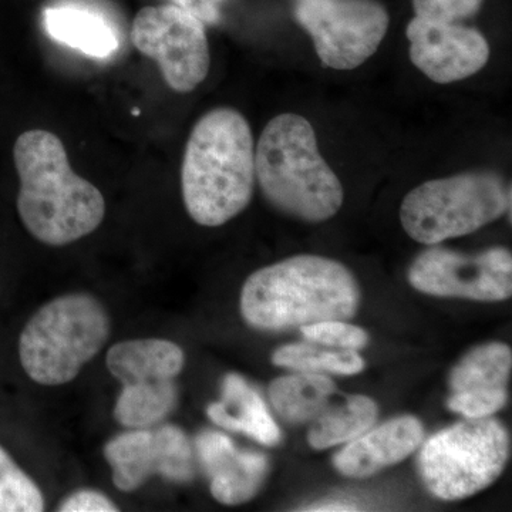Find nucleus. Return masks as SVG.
Segmentation results:
<instances>
[{
	"label": "nucleus",
	"mask_w": 512,
	"mask_h": 512,
	"mask_svg": "<svg viewBox=\"0 0 512 512\" xmlns=\"http://www.w3.org/2000/svg\"><path fill=\"white\" fill-rule=\"evenodd\" d=\"M13 158L20 180L19 217L37 241L63 247L100 227L106 215L103 194L74 173L56 134L25 131L16 140Z\"/></svg>",
	"instance_id": "f257e3e1"
},
{
	"label": "nucleus",
	"mask_w": 512,
	"mask_h": 512,
	"mask_svg": "<svg viewBox=\"0 0 512 512\" xmlns=\"http://www.w3.org/2000/svg\"><path fill=\"white\" fill-rule=\"evenodd\" d=\"M255 187L251 127L239 111L218 107L192 128L181 167L185 208L202 227H221L248 207Z\"/></svg>",
	"instance_id": "f03ea898"
},
{
	"label": "nucleus",
	"mask_w": 512,
	"mask_h": 512,
	"mask_svg": "<svg viewBox=\"0 0 512 512\" xmlns=\"http://www.w3.org/2000/svg\"><path fill=\"white\" fill-rule=\"evenodd\" d=\"M360 305L355 276L333 259L296 255L254 272L241 292V315L251 328L284 332L323 320H348Z\"/></svg>",
	"instance_id": "7ed1b4c3"
},
{
	"label": "nucleus",
	"mask_w": 512,
	"mask_h": 512,
	"mask_svg": "<svg viewBox=\"0 0 512 512\" xmlns=\"http://www.w3.org/2000/svg\"><path fill=\"white\" fill-rule=\"evenodd\" d=\"M255 178L266 200L286 215L323 222L338 214L345 191L320 156L312 124L299 114L274 117L255 151Z\"/></svg>",
	"instance_id": "20e7f679"
},
{
	"label": "nucleus",
	"mask_w": 512,
	"mask_h": 512,
	"mask_svg": "<svg viewBox=\"0 0 512 512\" xmlns=\"http://www.w3.org/2000/svg\"><path fill=\"white\" fill-rule=\"evenodd\" d=\"M109 335L103 303L89 293H69L47 302L26 323L19 339L20 363L33 382L60 386L76 379Z\"/></svg>",
	"instance_id": "39448f33"
},
{
	"label": "nucleus",
	"mask_w": 512,
	"mask_h": 512,
	"mask_svg": "<svg viewBox=\"0 0 512 512\" xmlns=\"http://www.w3.org/2000/svg\"><path fill=\"white\" fill-rule=\"evenodd\" d=\"M508 212L511 187L498 175L467 173L439 178L414 188L400 208L402 227L424 245L464 237Z\"/></svg>",
	"instance_id": "423d86ee"
},
{
	"label": "nucleus",
	"mask_w": 512,
	"mask_h": 512,
	"mask_svg": "<svg viewBox=\"0 0 512 512\" xmlns=\"http://www.w3.org/2000/svg\"><path fill=\"white\" fill-rule=\"evenodd\" d=\"M510 444V434L498 420L461 421L423 444L417 460L421 481L440 500L471 497L503 474Z\"/></svg>",
	"instance_id": "0eeeda50"
},
{
	"label": "nucleus",
	"mask_w": 512,
	"mask_h": 512,
	"mask_svg": "<svg viewBox=\"0 0 512 512\" xmlns=\"http://www.w3.org/2000/svg\"><path fill=\"white\" fill-rule=\"evenodd\" d=\"M295 15L320 62L333 70L362 66L382 45L390 22L375 0H301Z\"/></svg>",
	"instance_id": "6e6552de"
},
{
	"label": "nucleus",
	"mask_w": 512,
	"mask_h": 512,
	"mask_svg": "<svg viewBox=\"0 0 512 512\" xmlns=\"http://www.w3.org/2000/svg\"><path fill=\"white\" fill-rule=\"evenodd\" d=\"M131 42L156 60L174 92L190 93L207 79L211 56L204 23L178 6L141 9L131 26Z\"/></svg>",
	"instance_id": "1a4fd4ad"
},
{
	"label": "nucleus",
	"mask_w": 512,
	"mask_h": 512,
	"mask_svg": "<svg viewBox=\"0 0 512 512\" xmlns=\"http://www.w3.org/2000/svg\"><path fill=\"white\" fill-rule=\"evenodd\" d=\"M416 291L440 298L498 302L512 295V256L505 248L464 255L434 247L421 252L409 269Z\"/></svg>",
	"instance_id": "9d476101"
},
{
	"label": "nucleus",
	"mask_w": 512,
	"mask_h": 512,
	"mask_svg": "<svg viewBox=\"0 0 512 512\" xmlns=\"http://www.w3.org/2000/svg\"><path fill=\"white\" fill-rule=\"evenodd\" d=\"M104 457L113 468L114 485L123 493H133L156 474L174 483H190L195 476L190 441L171 424L120 434L106 444Z\"/></svg>",
	"instance_id": "9b49d317"
},
{
	"label": "nucleus",
	"mask_w": 512,
	"mask_h": 512,
	"mask_svg": "<svg viewBox=\"0 0 512 512\" xmlns=\"http://www.w3.org/2000/svg\"><path fill=\"white\" fill-rule=\"evenodd\" d=\"M410 59L434 83L468 79L484 69L490 46L483 33L457 23L414 18L406 30Z\"/></svg>",
	"instance_id": "f8f14e48"
},
{
	"label": "nucleus",
	"mask_w": 512,
	"mask_h": 512,
	"mask_svg": "<svg viewBox=\"0 0 512 512\" xmlns=\"http://www.w3.org/2000/svg\"><path fill=\"white\" fill-rule=\"evenodd\" d=\"M423 437V424L416 417H397L350 441L333 457V466L345 477H370L409 457Z\"/></svg>",
	"instance_id": "ddd939ff"
},
{
	"label": "nucleus",
	"mask_w": 512,
	"mask_h": 512,
	"mask_svg": "<svg viewBox=\"0 0 512 512\" xmlns=\"http://www.w3.org/2000/svg\"><path fill=\"white\" fill-rule=\"evenodd\" d=\"M207 413L217 426L247 434L262 446L275 447L281 443V430L261 394L235 373L225 376L221 402L212 403Z\"/></svg>",
	"instance_id": "4468645a"
},
{
	"label": "nucleus",
	"mask_w": 512,
	"mask_h": 512,
	"mask_svg": "<svg viewBox=\"0 0 512 512\" xmlns=\"http://www.w3.org/2000/svg\"><path fill=\"white\" fill-rule=\"evenodd\" d=\"M106 362L111 375L127 386L174 380L183 370L185 355L170 340L136 339L114 345Z\"/></svg>",
	"instance_id": "2eb2a0df"
},
{
	"label": "nucleus",
	"mask_w": 512,
	"mask_h": 512,
	"mask_svg": "<svg viewBox=\"0 0 512 512\" xmlns=\"http://www.w3.org/2000/svg\"><path fill=\"white\" fill-rule=\"evenodd\" d=\"M45 28L56 42L96 59H107L120 46L117 30L106 16L76 3L47 8Z\"/></svg>",
	"instance_id": "dca6fc26"
},
{
	"label": "nucleus",
	"mask_w": 512,
	"mask_h": 512,
	"mask_svg": "<svg viewBox=\"0 0 512 512\" xmlns=\"http://www.w3.org/2000/svg\"><path fill=\"white\" fill-rule=\"evenodd\" d=\"M204 468L210 477L212 497L224 505L248 503L268 476V457L255 451H239L235 444L218 454Z\"/></svg>",
	"instance_id": "f3484780"
},
{
	"label": "nucleus",
	"mask_w": 512,
	"mask_h": 512,
	"mask_svg": "<svg viewBox=\"0 0 512 512\" xmlns=\"http://www.w3.org/2000/svg\"><path fill=\"white\" fill-rule=\"evenodd\" d=\"M335 383L322 373L299 372L282 376L269 386V400L286 423H309L329 406Z\"/></svg>",
	"instance_id": "a211bd4d"
},
{
	"label": "nucleus",
	"mask_w": 512,
	"mask_h": 512,
	"mask_svg": "<svg viewBox=\"0 0 512 512\" xmlns=\"http://www.w3.org/2000/svg\"><path fill=\"white\" fill-rule=\"evenodd\" d=\"M379 417V407L370 397L348 396L342 403L328 406L312 421L309 446L315 450L339 446L362 436Z\"/></svg>",
	"instance_id": "6ab92c4d"
},
{
	"label": "nucleus",
	"mask_w": 512,
	"mask_h": 512,
	"mask_svg": "<svg viewBox=\"0 0 512 512\" xmlns=\"http://www.w3.org/2000/svg\"><path fill=\"white\" fill-rule=\"evenodd\" d=\"M174 380L127 384L117 399L114 417L121 426L144 429L164 420L177 406Z\"/></svg>",
	"instance_id": "aec40b11"
},
{
	"label": "nucleus",
	"mask_w": 512,
	"mask_h": 512,
	"mask_svg": "<svg viewBox=\"0 0 512 512\" xmlns=\"http://www.w3.org/2000/svg\"><path fill=\"white\" fill-rule=\"evenodd\" d=\"M511 367L510 346L497 342L478 346L454 367L450 375V389L453 393L507 389Z\"/></svg>",
	"instance_id": "412c9836"
},
{
	"label": "nucleus",
	"mask_w": 512,
	"mask_h": 512,
	"mask_svg": "<svg viewBox=\"0 0 512 512\" xmlns=\"http://www.w3.org/2000/svg\"><path fill=\"white\" fill-rule=\"evenodd\" d=\"M272 363L296 372L335 373L345 376L357 375L365 369V360L357 350L319 349L308 343L282 346L272 356Z\"/></svg>",
	"instance_id": "4be33fe9"
},
{
	"label": "nucleus",
	"mask_w": 512,
	"mask_h": 512,
	"mask_svg": "<svg viewBox=\"0 0 512 512\" xmlns=\"http://www.w3.org/2000/svg\"><path fill=\"white\" fill-rule=\"evenodd\" d=\"M45 510L42 491L0 447V512H40Z\"/></svg>",
	"instance_id": "5701e85b"
},
{
	"label": "nucleus",
	"mask_w": 512,
	"mask_h": 512,
	"mask_svg": "<svg viewBox=\"0 0 512 512\" xmlns=\"http://www.w3.org/2000/svg\"><path fill=\"white\" fill-rule=\"evenodd\" d=\"M303 338L316 345L346 350H359L369 343L366 330L349 325L345 320H323L301 326Z\"/></svg>",
	"instance_id": "b1692460"
},
{
	"label": "nucleus",
	"mask_w": 512,
	"mask_h": 512,
	"mask_svg": "<svg viewBox=\"0 0 512 512\" xmlns=\"http://www.w3.org/2000/svg\"><path fill=\"white\" fill-rule=\"evenodd\" d=\"M507 389L470 390L453 393L447 407L451 412L461 414L466 419H484L500 412L507 404Z\"/></svg>",
	"instance_id": "393cba45"
},
{
	"label": "nucleus",
	"mask_w": 512,
	"mask_h": 512,
	"mask_svg": "<svg viewBox=\"0 0 512 512\" xmlns=\"http://www.w3.org/2000/svg\"><path fill=\"white\" fill-rule=\"evenodd\" d=\"M484 0H413L417 18L456 23L476 15Z\"/></svg>",
	"instance_id": "a878e982"
},
{
	"label": "nucleus",
	"mask_w": 512,
	"mask_h": 512,
	"mask_svg": "<svg viewBox=\"0 0 512 512\" xmlns=\"http://www.w3.org/2000/svg\"><path fill=\"white\" fill-rule=\"evenodd\" d=\"M62 512H116L119 507L99 491H77L60 504Z\"/></svg>",
	"instance_id": "bb28decb"
},
{
	"label": "nucleus",
	"mask_w": 512,
	"mask_h": 512,
	"mask_svg": "<svg viewBox=\"0 0 512 512\" xmlns=\"http://www.w3.org/2000/svg\"><path fill=\"white\" fill-rule=\"evenodd\" d=\"M222 2L224 0H173V5L200 19L204 25H215L221 19Z\"/></svg>",
	"instance_id": "cd10ccee"
},
{
	"label": "nucleus",
	"mask_w": 512,
	"mask_h": 512,
	"mask_svg": "<svg viewBox=\"0 0 512 512\" xmlns=\"http://www.w3.org/2000/svg\"><path fill=\"white\" fill-rule=\"evenodd\" d=\"M305 511H322V512H339V511H357L355 505L348 503H339V501H332V503H322L311 505V508H306Z\"/></svg>",
	"instance_id": "c85d7f7f"
}]
</instances>
